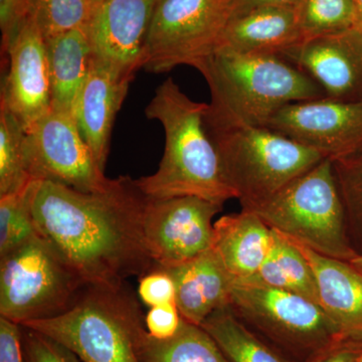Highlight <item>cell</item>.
<instances>
[{
    "label": "cell",
    "mask_w": 362,
    "mask_h": 362,
    "mask_svg": "<svg viewBox=\"0 0 362 362\" xmlns=\"http://www.w3.org/2000/svg\"><path fill=\"white\" fill-rule=\"evenodd\" d=\"M137 296L150 308L176 303L175 281L168 272L153 268L139 278Z\"/></svg>",
    "instance_id": "31"
},
{
    "label": "cell",
    "mask_w": 362,
    "mask_h": 362,
    "mask_svg": "<svg viewBox=\"0 0 362 362\" xmlns=\"http://www.w3.org/2000/svg\"><path fill=\"white\" fill-rule=\"evenodd\" d=\"M273 243V232L251 211L221 216L214 223L211 250L233 282L249 281L258 273Z\"/></svg>",
    "instance_id": "19"
},
{
    "label": "cell",
    "mask_w": 362,
    "mask_h": 362,
    "mask_svg": "<svg viewBox=\"0 0 362 362\" xmlns=\"http://www.w3.org/2000/svg\"><path fill=\"white\" fill-rule=\"evenodd\" d=\"M144 318L127 283L87 285L65 313L23 326L62 343L84 362H140L137 341L146 328Z\"/></svg>",
    "instance_id": "4"
},
{
    "label": "cell",
    "mask_w": 362,
    "mask_h": 362,
    "mask_svg": "<svg viewBox=\"0 0 362 362\" xmlns=\"http://www.w3.org/2000/svg\"><path fill=\"white\" fill-rule=\"evenodd\" d=\"M272 232L270 252L258 273L249 282L296 293L320 305L315 277L304 255L291 240L275 230Z\"/></svg>",
    "instance_id": "22"
},
{
    "label": "cell",
    "mask_w": 362,
    "mask_h": 362,
    "mask_svg": "<svg viewBox=\"0 0 362 362\" xmlns=\"http://www.w3.org/2000/svg\"><path fill=\"white\" fill-rule=\"evenodd\" d=\"M158 0H104L87 25L93 52L124 75L143 68L152 16Z\"/></svg>",
    "instance_id": "14"
},
{
    "label": "cell",
    "mask_w": 362,
    "mask_h": 362,
    "mask_svg": "<svg viewBox=\"0 0 362 362\" xmlns=\"http://www.w3.org/2000/svg\"><path fill=\"white\" fill-rule=\"evenodd\" d=\"M93 2H94L95 4H100V2L104 1V0H92Z\"/></svg>",
    "instance_id": "39"
},
{
    "label": "cell",
    "mask_w": 362,
    "mask_h": 362,
    "mask_svg": "<svg viewBox=\"0 0 362 362\" xmlns=\"http://www.w3.org/2000/svg\"><path fill=\"white\" fill-rule=\"evenodd\" d=\"M349 263L362 274V255H357L354 259H350Z\"/></svg>",
    "instance_id": "38"
},
{
    "label": "cell",
    "mask_w": 362,
    "mask_h": 362,
    "mask_svg": "<svg viewBox=\"0 0 362 362\" xmlns=\"http://www.w3.org/2000/svg\"><path fill=\"white\" fill-rule=\"evenodd\" d=\"M87 286L40 235L0 257V317L25 325L65 313Z\"/></svg>",
    "instance_id": "8"
},
{
    "label": "cell",
    "mask_w": 362,
    "mask_h": 362,
    "mask_svg": "<svg viewBox=\"0 0 362 362\" xmlns=\"http://www.w3.org/2000/svg\"><path fill=\"white\" fill-rule=\"evenodd\" d=\"M207 132L218 149L226 182L242 209L266 201L325 159L267 127Z\"/></svg>",
    "instance_id": "7"
},
{
    "label": "cell",
    "mask_w": 362,
    "mask_h": 362,
    "mask_svg": "<svg viewBox=\"0 0 362 362\" xmlns=\"http://www.w3.org/2000/svg\"><path fill=\"white\" fill-rule=\"evenodd\" d=\"M28 188L0 197V257L39 235L28 201Z\"/></svg>",
    "instance_id": "29"
},
{
    "label": "cell",
    "mask_w": 362,
    "mask_h": 362,
    "mask_svg": "<svg viewBox=\"0 0 362 362\" xmlns=\"http://www.w3.org/2000/svg\"><path fill=\"white\" fill-rule=\"evenodd\" d=\"M28 197L37 233L86 284L118 287L154 268L143 232L148 197L130 176L94 192L33 180Z\"/></svg>",
    "instance_id": "1"
},
{
    "label": "cell",
    "mask_w": 362,
    "mask_h": 362,
    "mask_svg": "<svg viewBox=\"0 0 362 362\" xmlns=\"http://www.w3.org/2000/svg\"><path fill=\"white\" fill-rule=\"evenodd\" d=\"M0 362H25L21 326L0 317Z\"/></svg>",
    "instance_id": "34"
},
{
    "label": "cell",
    "mask_w": 362,
    "mask_h": 362,
    "mask_svg": "<svg viewBox=\"0 0 362 362\" xmlns=\"http://www.w3.org/2000/svg\"><path fill=\"white\" fill-rule=\"evenodd\" d=\"M356 6V21L354 28L362 35V0H354Z\"/></svg>",
    "instance_id": "37"
},
{
    "label": "cell",
    "mask_w": 362,
    "mask_h": 362,
    "mask_svg": "<svg viewBox=\"0 0 362 362\" xmlns=\"http://www.w3.org/2000/svg\"><path fill=\"white\" fill-rule=\"evenodd\" d=\"M206 110L207 104L190 99L173 78L157 88L145 114L161 123L165 148L156 173L136 180L148 199L197 197L221 204L235 199L204 124Z\"/></svg>",
    "instance_id": "3"
},
{
    "label": "cell",
    "mask_w": 362,
    "mask_h": 362,
    "mask_svg": "<svg viewBox=\"0 0 362 362\" xmlns=\"http://www.w3.org/2000/svg\"><path fill=\"white\" fill-rule=\"evenodd\" d=\"M301 40L297 7H263L230 16L216 51L282 57Z\"/></svg>",
    "instance_id": "18"
},
{
    "label": "cell",
    "mask_w": 362,
    "mask_h": 362,
    "mask_svg": "<svg viewBox=\"0 0 362 362\" xmlns=\"http://www.w3.org/2000/svg\"><path fill=\"white\" fill-rule=\"evenodd\" d=\"M298 21L303 40L354 28V0H301Z\"/></svg>",
    "instance_id": "26"
},
{
    "label": "cell",
    "mask_w": 362,
    "mask_h": 362,
    "mask_svg": "<svg viewBox=\"0 0 362 362\" xmlns=\"http://www.w3.org/2000/svg\"><path fill=\"white\" fill-rule=\"evenodd\" d=\"M161 270L175 281L176 305L187 322L201 326L214 311L230 305L233 280L213 250L182 265Z\"/></svg>",
    "instance_id": "20"
},
{
    "label": "cell",
    "mask_w": 362,
    "mask_h": 362,
    "mask_svg": "<svg viewBox=\"0 0 362 362\" xmlns=\"http://www.w3.org/2000/svg\"><path fill=\"white\" fill-rule=\"evenodd\" d=\"M21 326L25 362H84L57 340L32 328Z\"/></svg>",
    "instance_id": "30"
},
{
    "label": "cell",
    "mask_w": 362,
    "mask_h": 362,
    "mask_svg": "<svg viewBox=\"0 0 362 362\" xmlns=\"http://www.w3.org/2000/svg\"><path fill=\"white\" fill-rule=\"evenodd\" d=\"M265 127L325 159L340 160L362 151V102L328 97L294 102L276 112Z\"/></svg>",
    "instance_id": "12"
},
{
    "label": "cell",
    "mask_w": 362,
    "mask_h": 362,
    "mask_svg": "<svg viewBox=\"0 0 362 362\" xmlns=\"http://www.w3.org/2000/svg\"><path fill=\"white\" fill-rule=\"evenodd\" d=\"M96 4L92 0H32L30 16L44 39L89 25Z\"/></svg>",
    "instance_id": "28"
},
{
    "label": "cell",
    "mask_w": 362,
    "mask_h": 362,
    "mask_svg": "<svg viewBox=\"0 0 362 362\" xmlns=\"http://www.w3.org/2000/svg\"><path fill=\"white\" fill-rule=\"evenodd\" d=\"M25 130L0 107V197L25 190L32 182L25 157Z\"/></svg>",
    "instance_id": "25"
},
{
    "label": "cell",
    "mask_w": 362,
    "mask_h": 362,
    "mask_svg": "<svg viewBox=\"0 0 362 362\" xmlns=\"http://www.w3.org/2000/svg\"><path fill=\"white\" fill-rule=\"evenodd\" d=\"M137 354L140 362H230L202 326L183 318L180 330L170 339H156L145 328L138 338Z\"/></svg>",
    "instance_id": "23"
},
{
    "label": "cell",
    "mask_w": 362,
    "mask_h": 362,
    "mask_svg": "<svg viewBox=\"0 0 362 362\" xmlns=\"http://www.w3.org/2000/svg\"><path fill=\"white\" fill-rule=\"evenodd\" d=\"M150 337L158 340L170 339L180 330L182 317L176 303L152 307L144 318Z\"/></svg>",
    "instance_id": "33"
},
{
    "label": "cell",
    "mask_w": 362,
    "mask_h": 362,
    "mask_svg": "<svg viewBox=\"0 0 362 362\" xmlns=\"http://www.w3.org/2000/svg\"><path fill=\"white\" fill-rule=\"evenodd\" d=\"M330 99L362 102V35L356 28L301 40L282 54Z\"/></svg>",
    "instance_id": "15"
},
{
    "label": "cell",
    "mask_w": 362,
    "mask_h": 362,
    "mask_svg": "<svg viewBox=\"0 0 362 362\" xmlns=\"http://www.w3.org/2000/svg\"><path fill=\"white\" fill-rule=\"evenodd\" d=\"M45 42L51 77L52 110L74 117L94 54L87 26L59 33Z\"/></svg>",
    "instance_id": "21"
},
{
    "label": "cell",
    "mask_w": 362,
    "mask_h": 362,
    "mask_svg": "<svg viewBox=\"0 0 362 362\" xmlns=\"http://www.w3.org/2000/svg\"><path fill=\"white\" fill-rule=\"evenodd\" d=\"M361 352L362 342L343 339L308 362H357Z\"/></svg>",
    "instance_id": "35"
},
{
    "label": "cell",
    "mask_w": 362,
    "mask_h": 362,
    "mask_svg": "<svg viewBox=\"0 0 362 362\" xmlns=\"http://www.w3.org/2000/svg\"><path fill=\"white\" fill-rule=\"evenodd\" d=\"M230 307L245 325L290 362H308L344 338L320 305L286 290L233 282Z\"/></svg>",
    "instance_id": "6"
},
{
    "label": "cell",
    "mask_w": 362,
    "mask_h": 362,
    "mask_svg": "<svg viewBox=\"0 0 362 362\" xmlns=\"http://www.w3.org/2000/svg\"><path fill=\"white\" fill-rule=\"evenodd\" d=\"M230 16L228 0H158L143 69L160 74L178 66L195 68L216 51Z\"/></svg>",
    "instance_id": "9"
},
{
    "label": "cell",
    "mask_w": 362,
    "mask_h": 362,
    "mask_svg": "<svg viewBox=\"0 0 362 362\" xmlns=\"http://www.w3.org/2000/svg\"><path fill=\"white\" fill-rule=\"evenodd\" d=\"M293 243V242H292ZM313 271L319 303L344 339L362 342V274L349 262L294 243Z\"/></svg>",
    "instance_id": "17"
},
{
    "label": "cell",
    "mask_w": 362,
    "mask_h": 362,
    "mask_svg": "<svg viewBox=\"0 0 362 362\" xmlns=\"http://www.w3.org/2000/svg\"><path fill=\"white\" fill-rule=\"evenodd\" d=\"M357 362H362V352L361 354V356H358V361Z\"/></svg>",
    "instance_id": "40"
},
{
    "label": "cell",
    "mask_w": 362,
    "mask_h": 362,
    "mask_svg": "<svg viewBox=\"0 0 362 362\" xmlns=\"http://www.w3.org/2000/svg\"><path fill=\"white\" fill-rule=\"evenodd\" d=\"M9 66L1 86V104L28 131L52 110L51 77L44 35L32 16L8 51Z\"/></svg>",
    "instance_id": "13"
},
{
    "label": "cell",
    "mask_w": 362,
    "mask_h": 362,
    "mask_svg": "<svg viewBox=\"0 0 362 362\" xmlns=\"http://www.w3.org/2000/svg\"><path fill=\"white\" fill-rule=\"evenodd\" d=\"M194 69L211 90L207 131L265 127L286 105L327 97L313 78L280 56L216 49Z\"/></svg>",
    "instance_id": "2"
},
{
    "label": "cell",
    "mask_w": 362,
    "mask_h": 362,
    "mask_svg": "<svg viewBox=\"0 0 362 362\" xmlns=\"http://www.w3.org/2000/svg\"><path fill=\"white\" fill-rule=\"evenodd\" d=\"M26 166L30 180L51 181L84 192L110 183L100 168L73 116L51 110L25 135Z\"/></svg>",
    "instance_id": "10"
},
{
    "label": "cell",
    "mask_w": 362,
    "mask_h": 362,
    "mask_svg": "<svg viewBox=\"0 0 362 362\" xmlns=\"http://www.w3.org/2000/svg\"><path fill=\"white\" fill-rule=\"evenodd\" d=\"M201 326L218 343L230 362H290L252 332L235 316L230 305L214 311Z\"/></svg>",
    "instance_id": "24"
},
{
    "label": "cell",
    "mask_w": 362,
    "mask_h": 362,
    "mask_svg": "<svg viewBox=\"0 0 362 362\" xmlns=\"http://www.w3.org/2000/svg\"><path fill=\"white\" fill-rule=\"evenodd\" d=\"M223 207L197 197L148 199L143 232L154 268L182 265L211 250L213 220Z\"/></svg>",
    "instance_id": "11"
},
{
    "label": "cell",
    "mask_w": 362,
    "mask_h": 362,
    "mask_svg": "<svg viewBox=\"0 0 362 362\" xmlns=\"http://www.w3.org/2000/svg\"><path fill=\"white\" fill-rule=\"evenodd\" d=\"M32 0H0L2 51L6 52L30 16Z\"/></svg>",
    "instance_id": "32"
},
{
    "label": "cell",
    "mask_w": 362,
    "mask_h": 362,
    "mask_svg": "<svg viewBox=\"0 0 362 362\" xmlns=\"http://www.w3.org/2000/svg\"><path fill=\"white\" fill-rule=\"evenodd\" d=\"M133 78L93 54L89 73L76 105L74 119L103 170L110 149L114 122Z\"/></svg>",
    "instance_id": "16"
},
{
    "label": "cell",
    "mask_w": 362,
    "mask_h": 362,
    "mask_svg": "<svg viewBox=\"0 0 362 362\" xmlns=\"http://www.w3.org/2000/svg\"><path fill=\"white\" fill-rule=\"evenodd\" d=\"M300 2L301 0H228V8L233 16L263 7H297Z\"/></svg>",
    "instance_id": "36"
},
{
    "label": "cell",
    "mask_w": 362,
    "mask_h": 362,
    "mask_svg": "<svg viewBox=\"0 0 362 362\" xmlns=\"http://www.w3.org/2000/svg\"><path fill=\"white\" fill-rule=\"evenodd\" d=\"M332 163L350 244L357 255H362V151Z\"/></svg>",
    "instance_id": "27"
},
{
    "label": "cell",
    "mask_w": 362,
    "mask_h": 362,
    "mask_svg": "<svg viewBox=\"0 0 362 362\" xmlns=\"http://www.w3.org/2000/svg\"><path fill=\"white\" fill-rule=\"evenodd\" d=\"M247 209L271 230L312 251L349 262L357 256L347 235L333 163L324 159L273 197Z\"/></svg>",
    "instance_id": "5"
}]
</instances>
